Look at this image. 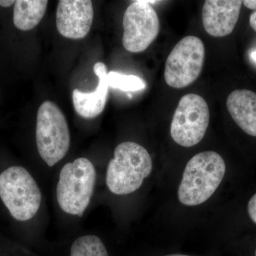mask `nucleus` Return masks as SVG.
I'll list each match as a JSON object with an SVG mask.
<instances>
[{
  "label": "nucleus",
  "instance_id": "12",
  "mask_svg": "<svg viewBox=\"0 0 256 256\" xmlns=\"http://www.w3.org/2000/svg\"><path fill=\"white\" fill-rule=\"evenodd\" d=\"M227 109L238 127L246 134L256 137V94L247 89L230 92Z\"/></svg>",
  "mask_w": 256,
  "mask_h": 256
},
{
  "label": "nucleus",
  "instance_id": "10",
  "mask_svg": "<svg viewBox=\"0 0 256 256\" xmlns=\"http://www.w3.org/2000/svg\"><path fill=\"white\" fill-rule=\"evenodd\" d=\"M242 1L206 0L202 9V22L207 33L224 37L232 33L240 16Z\"/></svg>",
  "mask_w": 256,
  "mask_h": 256
},
{
  "label": "nucleus",
  "instance_id": "8",
  "mask_svg": "<svg viewBox=\"0 0 256 256\" xmlns=\"http://www.w3.org/2000/svg\"><path fill=\"white\" fill-rule=\"evenodd\" d=\"M122 45L128 52L140 53L146 50L160 32V20L151 4L138 0L130 5L124 16Z\"/></svg>",
  "mask_w": 256,
  "mask_h": 256
},
{
  "label": "nucleus",
  "instance_id": "15",
  "mask_svg": "<svg viewBox=\"0 0 256 256\" xmlns=\"http://www.w3.org/2000/svg\"><path fill=\"white\" fill-rule=\"evenodd\" d=\"M109 87L120 89L122 92H138L146 88L143 79L134 75H124L116 72L108 73Z\"/></svg>",
  "mask_w": 256,
  "mask_h": 256
},
{
  "label": "nucleus",
  "instance_id": "5",
  "mask_svg": "<svg viewBox=\"0 0 256 256\" xmlns=\"http://www.w3.org/2000/svg\"><path fill=\"white\" fill-rule=\"evenodd\" d=\"M36 141L42 160L50 166L60 161L67 154L70 137L68 122L55 102L46 100L37 112Z\"/></svg>",
  "mask_w": 256,
  "mask_h": 256
},
{
  "label": "nucleus",
  "instance_id": "13",
  "mask_svg": "<svg viewBox=\"0 0 256 256\" xmlns=\"http://www.w3.org/2000/svg\"><path fill=\"white\" fill-rule=\"evenodd\" d=\"M48 3L46 0L15 1L13 15L14 26L24 32L36 28L44 16Z\"/></svg>",
  "mask_w": 256,
  "mask_h": 256
},
{
  "label": "nucleus",
  "instance_id": "11",
  "mask_svg": "<svg viewBox=\"0 0 256 256\" xmlns=\"http://www.w3.org/2000/svg\"><path fill=\"white\" fill-rule=\"evenodd\" d=\"M94 72L98 78L96 90L87 92L75 89L72 94L74 109L84 118H94L102 114L108 97V70L105 64L96 63Z\"/></svg>",
  "mask_w": 256,
  "mask_h": 256
},
{
  "label": "nucleus",
  "instance_id": "1",
  "mask_svg": "<svg viewBox=\"0 0 256 256\" xmlns=\"http://www.w3.org/2000/svg\"><path fill=\"white\" fill-rule=\"evenodd\" d=\"M226 173V163L214 151L194 156L186 165L178 190V198L185 206L206 202L216 191Z\"/></svg>",
  "mask_w": 256,
  "mask_h": 256
},
{
  "label": "nucleus",
  "instance_id": "9",
  "mask_svg": "<svg viewBox=\"0 0 256 256\" xmlns=\"http://www.w3.org/2000/svg\"><path fill=\"white\" fill-rule=\"evenodd\" d=\"M94 16L90 0H60L56 15V28L66 38L80 40L90 32Z\"/></svg>",
  "mask_w": 256,
  "mask_h": 256
},
{
  "label": "nucleus",
  "instance_id": "6",
  "mask_svg": "<svg viewBox=\"0 0 256 256\" xmlns=\"http://www.w3.org/2000/svg\"><path fill=\"white\" fill-rule=\"evenodd\" d=\"M210 112L206 101L201 96H184L173 114L170 134L180 146L190 148L203 139L210 124Z\"/></svg>",
  "mask_w": 256,
  "mask_h": 256
},
{
  "label": "nucleus",
  "instance_id": "2",
  "mask_svg": "<svg viewBox=\"0 0 256 256\" xmlns=\"http://www.w3.org/2000/svg\"><path fill=\"white\" fill-rule=\"evenodd\" d=\"M148 150L134 142L120 143L114 151L106 172V184L112 193L127 195L137 191L152 171Z\"/></svg>",
  "mask_w": 256,
  "mask_h": 256
},
{
  "label": "nucleus",
  "instance_id": "4",
  "mask_svg": "<svg viewBox=\"0 0 256 256\" xmlns=\"http://www.w3.org/2000/svg\"><path fill=\"white\" fill-rule=\"evenodd\" d=\"M0 198L12 216L21 222L33 218L41 206L40 188L22 166H11L0 174Z\"/></svg>",
  "mask_w": 256,
  "mask_h": 256
},
{
  "label": "nucleus",
  "instance_id": "14",
  "mask_svg": "<svg viewBox=\"0 0 256 256\" xmlns=\"http://www.w3.org/2000/svg\"><path fill=\"white\" fill-rule=\"evenodd\" d=\"M70 256H108V252L99 237L87 235L76 239L70 248Z\"/></svg>",
  "mask_w": 256,
  "mask_h": 256
},
{
  "label": "nucleus",
  "instance_id": "17",
  "mask_svg": "<svg viewBox=\"0 0 256 256\" xmlns=\"http://www.w3.org/2000/svg\"><path fill=\"white\" fill-rule=\"evenodd\" d=\"M244 6L250 10H256V0H246L242 1Z\"/></svg>",
  "mask_w": 256,
  "mask_h": 256
},
{
  "label": "nucleus",
  "instance_id": "16",
  "mask_svg": "<svg viewBox=\"0 0 256 256\" xmlns=\"http://www.w3.org/2000/svg\"><path fill=\"white\" fill-rule=\"evenodd\" d=\"M248 213L250 220L256 224V193L250 198L248 202Z\"/></svg>",
  "mask_w": 256,
  "mask_h": 256
},
{
  "label": "nucleus",
  "instance_id": "19",
  "mask_svg": "<svg viewBox=\"0 0 256 256\" xmlns=\"http://www.w3.org/2000/svg\"><path fill=\"white\" fill-rule=\"evenodd\" d=\"M14 4H15V1H10V0L2 1L0 0V6H3V8H9Z\"/></svg>",
  "mask_w": 256,
  "mask_h": 256
},
{
  "label": "nucleus",
  "instance_id": "22",
  "mask_svg": "<svg viewBox=\"0 0 256 256\" xmlns=\"http://www.w3.org/2000/svg\"></svg>",
  "mask_w": 256,
  "mask_h": 256
},
{
  "label": "nucleus",
  "instance_id": "7",
  "mask_svg": "<svg viewBox=\"0 0 256 256\" xmlns=\"http://www.w3.org/2000/svg\"><path fill=\"white\" fill-rule=\"evenodd\" d=\"M205 60V47L198 37L188 36L176 44L170 54L164 80L170 87L183 88L200 77Z\"/></svg>",
  "mask_w": 256,
  "mask_h": 256
},
{
  "label": "nucleus",
  "instance_id": "20",
  "mask_svg": "<svg viewBox=\"0 0 256 256\" xmlns=\"http://www.w3.org/2000/svg\"><path fill=\"white\" fill-rule=\"evenodd\" d=\"M250 56H252V60H255V62H256V50H255V52H252V55H250Z\"/></svg>",
  "mask_w": 256,
  "mask_h": 256
},
{
  "label": "nucleus",
  "instance_id": "3",
  "mask_svg": "<svg viewBox=\"0 0 256 256\" xmlns=\"http://www.w3.org/2000/svg\"><path fill=\"white\" fill-rule=\"evenodd\" d=\"M96 182L95 166L85 158L67 163L56 188L58 204L65 213L82 217L90 204Z\"/></svg>",
  "mask_w": 256,
  "mask_h": 256
},
{
  "label": "nucleus",
  "instance_id": "18",
  "mask_svg": "<svg viewBox=\"0 0 256 256\" xmlns=\"http://www.w3.org/2000/svg\"><path fill=\"white\" fill-rule=\"evenodd\" d=\"M250 25L252 30L256 32V11L250 16Z\"/></svg>",
  "mask_w": 256,
  "mask_h": 256
},
{
  "label": "nucleus",
  "instance_id": "21",
  "mask_svg": "<svg viewBox=\"0 0 256 256\" xmlns=\"http://www.w3.org/2000/svg\"><path fill=\"white\" fill-rule=\"evenodd\" d=\"M166 256H190L188 255H184V254H172V255H168Z\"/></svg>",
  "mask_w": 256,
  "mask_h": 256
}]
</instances>
